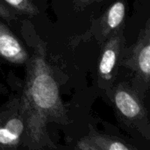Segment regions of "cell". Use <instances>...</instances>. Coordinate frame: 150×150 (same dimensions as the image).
<instances>
[{
	"instance_id": "cell-2",
	"label": "cell",
	"mask_w": 150,
	"mask_h": 150,
	"mask_svg": "<svg viewBox=\"0 0 150 150\" xmlns=\"http://www.w3.org/2000/svg\"><path fill=\"white\" fill-rule=\"evenodd\" d=\"M111 103L119 119L129 128L149 140V121L143 98L127 83H119L108 91Z\"/></svg>"
},
{
	"instance_id": "cell-8",
	"label": "cell",
	"mask_w": 150,
	"mask_h": 150,
	"mask_svg": "<svg viewBox=\"0 0 150 150\" xmlns=\"http://www.w3.org/2000/svg\"><path fill=\"white\" fill-rule=\"evenodd\" d=\"M75 149L80 150H134L135 147L123 140L99 134L91 129L88 135L77 142Z\"/></svg>"
},
{
	"instance_id": "cell-9",
	"label": "cell",
	"mask_w": 150,
	"mask_h": 150,
	"mask_svg": "<svg viewBox=\"0 0 150 150\" xmlns=\"http://www.w3.org/2000/svg\"><path fill=\"white\" fill-rule=\"evenodd\" d=\"M7 4L9 7L13 9L14 11L28 15V16H35L39 13V11L33 0H2Z\"/></svg>"
},
{
	"instance_id": "cell-11",
	"label": "cell",
	"mask_w": 150,
	"mask_h": 150,
	"mask_svg": "<svg viewBox=\"0 0 150 150\" xmlns=\"http://www.w3.org/2000/svg\"><path fill=\"white\" fill-rule=\"evenodd\" d=\"M96 1H98V0H75V3L78 6H85Z\"/></svg>"
},
{
	"instance_id": "cell-1",
	"label": "cell",
	"mask_w": 150,
	"mask_h": 150,
	"mask_svg": "<svg viewBox=\"0 0 150 150\" xmlns=\"http://www.w3.org/2000/svg\"><path fill=\"white\" fill-rule=\"evenodd\" d=\"M19 106L25 123L23 147L54 149L47 133V125L50 122L68 123V114L41 45L35 47L26 63L25 83Z\"/></svg>"
},
{
	"instance_id": "cell-5",
	"label": "cell",
	"mask_w": 150,
	"mask_h": 150,
	"mask_svg": "<svg viewBox=\"0 0 150 150\" xmlns=\"http://www.w3.org/2000/svg\"><path fill=\"white\" fill-rule=\"evenodd\" d=\"M25 123L19 99L0 111V149H16L23 146Z\"/></svg>"
},
{
	"instance_id": "cell-10",
	"label": "cell",
	"mask_w": 150,
	"mask_h": 150,
	"mask_svg": "<svg viewBox=\"0 0 150 150\" xmlns=\"http://www.w3.org/2000/svg\"><path fill=\"white\" fill-rule=\"evenodd\" d=\"M0 18L9 22L15 18V13L10 9L8 5L3 3L2 0H0Z\"/></svg>"
},
{
	"instance_id": "cell-3",
	"label": "cell",
	"mask_w": 150,
	"mask_h": 150,
	"mask_svg": "<svg viewBox=\"0 0 150 150\" xmlns=\"http://www.w3.org/2000/svg\"><path fill=\"white\" fill-rule=\"evenodd\" d=\"M121 65L132 73L131 85L143 98L150 82V25L147 20L136 42L129 48H124Z\"/></svg>"
},
{
	"instance_id": "cell-4",
	"label": "cell",
	"mask_w": 150,
	"mask_h": 150,
	"mask_svg": "<svg viewBox=\"0 0 150 150\" xmlns=\"http://www.w3.org/2000/svg\"><path fill=\"white\" fill-rule=\"evenodd\" d=\"M123 31L124 29L115 33L103 43L98 65V80L100 88L107 92L114 85L126 47Z\"/></svg>"
},
{
	"instance_id": "cell-7",
	"label": "cell",
	"mask_w": 150,
	"mask_h": 150,
	"mask_svg": "<svg viewBox=\"0 0 150 150\" xmlns=\"http://www.w3.org/2000/svg\"><path fill=\"white\" fill-rule=\"evenodd\" d=\"M0 57L15 65H26L29 54L11 31L0 22Z\"/></svg>"
},
{
	"instance_id": "cell-6",
	"label": "cell",
	"mask_w": 150,
	"mask_h": 150,
	"mask_svg": "<svg viewBox=\"0 0 150 150\" xmlns=\"http://www.w3.org/2000/svg\"><path fill=\"white\" fill-rule=\"evenodd\" d=\"M127 12L125 0H117L105 12L98 30V39L104 43L110 36L124 29Z\"/></svg>"
}]
</instances>
